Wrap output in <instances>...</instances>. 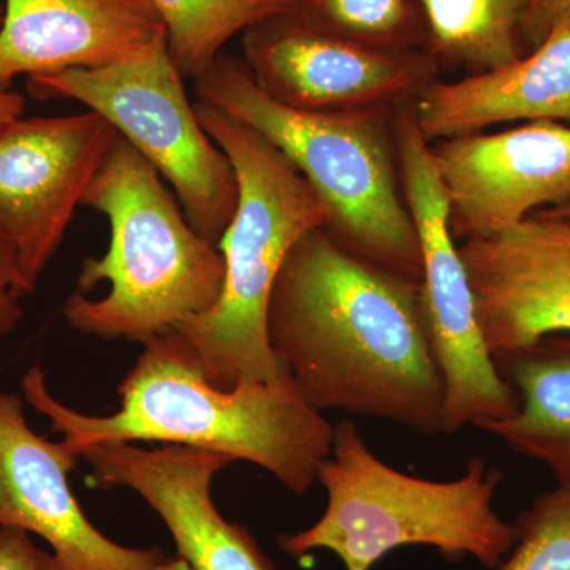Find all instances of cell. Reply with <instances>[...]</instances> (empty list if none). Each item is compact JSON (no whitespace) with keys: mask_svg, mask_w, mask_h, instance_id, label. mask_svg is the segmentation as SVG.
I'll return each instance as SVG.
<instances>
[{"mask_svg":"<svg viewBox=\"0 0 570 570\" xmlns=\"http://www.w3.org/2000/svg\"><path fill=\"white\" fill-rule=\"evenodd\" d=\"M491 358L570 333V224L538 212L459 246Z\"/></svg>","mask_w":570,"mask_h":570,"instance_id":"cell-12","label":"cell"},{"mask_svg":"<svg viewBox=\"0 0 570 570\" xmlns=\"http://www.w3.org/2000/svg\"><path fill=\"white\" fill-rule=\"evenodd\" d=\"M243 48L258 88L295 110H396L438 80L439 63L423 48L363 47L314 28L294 10L250 26Z\"/></svg>","mask_w":570,"mask_h":570,"instance_id":"cell-9","label":"cell"},{"mask_svg":"<svg viewBox=\"0 0 570 570\" xmlns=\"http://www.w3.org/2000/svg\"><path fill=\"white\" fill-rule=\"evenodd\" d=\"M142 346L118 387L121 404L107 417L59 403L39 365L22 377V393L78 453L104 442H164L249 461L295 494L313 487L332 453L335 428L302 396L288 371L273 382L220 390L209 384L193 344L178 330Z\"/></svg>","mask_w":570,"mask_h":570,"instance_id":"cell-2","label":"cell"},{"mask_svg":"<svg viewBox=\"0 0 570 570\" xmlns=\"http://www.w3.org/2000/svg\"><path fill=\"white\" fill-rule=\"evenodd\" d=\"M412 110L430 142L510 122L570 126V20L517 61L456 81L431 82Z\"/></svg>","mask_w":570,"mask_h":570,"instance_id":"cell-16","label":"cell"},{"mask_svg":"<svg viewBox=\"0 0 570 570\" xmlns=\"http://www.w3.org/2000/svg\"><path fill=\"white\" fill-rule=\"evenodd\" d=\"M517 542L498 570H570V489L539 494L517 517Z\"/></svg>","mask_w":570,"mask_h":570,"instance_id":"cell-21","label":"cell"},{"mask_svg":"<svg viewBox=\"0 0 570 570\" xmlns=\"http://www.w3.org/2000/svg\"><path fill=\"white\" fill-rule=\"evenodd\" d=\"M118 137L91 110L20 118L0 129V232L17 247L26 295L36 291Z\"/></svg>","mask_w":570,"mask_h":570,"instance_id":"cell-10","label":"cell"},{"mask_svg":"<svg viewBox=\"0 0 570 570\" xmlns=\"http://www.w3.org/2000/svg\"><path fill=\"white\" fill-rule=\"evenodd\" d=\"M317 482L328 498L324 515L305 531L277 538L291 557L330 550L347 570H370L390 551L425 546L445 561L471 557L497 569L517 542L515 524L493 505L502 472L480 456L449 482L414 478L377 459L355 423L343 420Z\"/></svg>","mask_w":570,"mask_h":570,"instance_id":"cell-6","label":"cell"},{"mask_svg":"<svg viewBox=\"0 0 570 570\" xmlns=\"http://www.w3.org/2000/svg\"><path fill=\"white\" fill-rule=\"evenodd\" d=\"M266 325L281 365L318 412L442 433L445 385L422 281L371 264L314 228L285 258Z\"/></svg>","mask_w":570,"mask_h":570,"instance_id":"cell-1","label":"cell"},{"mask_svg":"<svg viewBox=\"0 0 570 570\" xmlns=\"http://www.w3.org/2000/svg\"><path fill=\"white\" fill-rule=\"evenodd\" d=\"M80 459L91 466V487H126L140 494L194 570H277L247 528L225 520L214 505L213 478L234 463L230 456L186 445L146 450L115 441L88 445Z\"/></svg>","mask_w":570,"mask_h":570,"instance_id":"cell-13","label":"cell"},{"mask_svg":"<svg viewBox=\"0 0 570 570\" xmlns=\"http://www.w3.org/2000/svg\"><path fill=\"white\" fill-rule=\"evenodd\" d=\"M569 20L570 0H527L521 39L534 50L558 24Z\"/></svg>","mask_w":570,"mask_h":570,"instance_id":"cell-24","label":"cell"},{"mask_svg":"<svg viewBox=\"0 0 570 570\" xmlns=\"http://www.w3.org/2000/svg\"><path fill=\"white\" fill-rule=\"evenodd\" d=\"M24 295L17 247L0 232V341L20 324L22 311L17 302Z\"/></svg>","mask_w":570,"mask_h":570,"instance_id":"cell-22","label":"cell"},{"mask_svg":"<svg viewBox=\"0 0 570 570\" xmlns=\"http://www.w3.org/2000/svg\"><path fill=\"white\" fill-rule=\"evenodd\" d=\"M206 134L230 159L238 183L234 219L220 238L219 298L178 332L205 377L220 390L273 382L285 367L269 346L268 306L285 258L302 236L328 225V212L302 171L268 138L212 105L195 104Z\"/></svg>","mask_w":570,"mask_h":570,"instance_id":"cell-5","label":"cell"},{"mask_svg":"<svg viewBox=\"0 0 570 570\" xmlns=\"http://www.w3.org/2000/svg\"><path fill=\"white\" fill-rule=\"evenodd\" d=\"M153 570H194L190 568L189 564H187L186 560H183L181 557L176 558H167L165 557L163 561L159 562V564L156 566Z\"/></svg>","mask_w":570,"mask_h":570,"instance_id":"cell-26","label":"cell"},{"mask_svg":"<svg viewBox=\"0 0 570 570\" xmlns=\"http://www.w3.org/2000/svg\"><path fill=\"white\" fill-rule=\"evenodd\" d=\"M542 212L551 214V216L561 217V219L568 220L570 224V197L564 204L554 206V208L542 209Z\"/></svg>","mask_w":570,"mask_h":570,"instance_id":"cell-27","label":"cell"},{"mask_svg":"<svg viewBox=\"0 0 570 570\" xmlns=\"http://www.w3.org/2000/svg\"><path fill=\"white\" fill-rule=\"evenodd\" d=\"M519 400L512 417L482 428L570 489V333L540 337L497 360Z\"/></svg>","mask_w":570,"mask_h":570,"instance_id":"cell-17","label":"cell"},{"mask_svg":"<svg viewBox=\"0 0 570 570\" xmlns=\"http://www.w3.org/2000/svg\"><path fill=\"white\" fill-rule=\"evenodd\" d=\"M81 206L107 217L110 246L104 257L86 258L62 306L71 328L145 344L217 302L225 276L219 247L195 232L156 167L121 135Z\"/></svg>","mask_w":570,"mask_h":570,"instance_id":"cell-3","label":"cell"},{"mask_svg":"<svg viewBox=\"0 0 570 570\" xmlns=\"http://www.w3.org/2000/svg\"><path fill=\"white\" fill-rule=\"evenodd\" d=\"M198 102L247 124L288 157L328 212L326 232L371 264L422 281V249L401 183L396 110L313 112L262 91L245 61L217 56Z\"/></svg>","mask_w":570,"mask_h":570,"instance_id":"cell-4","label":"cell"},{"mask_svg":"<svg viewBox=\"0 0 570 570\" xmlns=\"http://www.w3.org/2000/svg\"><path fill=\"white\" fill-rule=\"evenodd\" d=\"M453 238L508 230L570 197V126L534 121L431 142Z\"/></svg>","mask_w":570,"mask_h":570,"instance_id":"cell-11","label":"cell"},{"mask_svg":"<svg viewBox=\"0 0 570 570\" xmlns=\"http://www.w3.org/2000/svg\"><path fill=\"white\" fill-rule=\"evenodd\" d=\"M163 21L184 78L200 77L227 41L250 26L295 9L296 0H146Z\"/></svg>","mask_w":570,"mask_h":570,"instance_id":"cell-19","label":"cell"},{"mask_svg":"<svg viewBox=\"0 0 570 570\" xmlns=\"http://www.w3.org/2000/svg\"><path fill=\"white\" fill-rule=\"evenodd\" d=\"M163 33L146 0H3L0 89L20 75L99 69Z\"/></svg>","mask_w":570,"mask_h":570,"instance_id":"cell-15","label":"cell"},{"mask_svg":"<svg viewBox=\"0 0 570 570\" xmlns=\"http://www.w3.org/2000/svg\"><path fill=\"white\" fill-rule=\"evenodd\" d=\"M0 570H69L55 553L40 550L28 531L0 528Z\"/></svg>","mask_w":570,"mask_h":570,"instance_id":"cell-23","label":"cell"},{"mask_svg":"<svg viewBox=\"0 0 570 570\" xmlns=\"http://www.w3.org/2000/svg\"><path fill=\"white\" fill-rule=\"evenodd\" d=\"M80 453L28 425L21 396L0 392V528H18L50 543L69 570H153L167 554L129 549L86 519L67 475Z\"/></svg>","mask_w":570,"mask_h":570,"instance_id":"cell-14","label":"cell"},{"mask_svg":"<svg viewBox=\"0 0 570 570\" xmlns=\"http://www.w3.org/2000/svg\"><path fill=\"white\" fill-rule=\"evenodd\" d=\"M28 89L36 99L75 100L107 119L170 184L195 232L219 245L238 205L235 168L202 126L167 33L99 69L29 77Z\"/></svg>","mask_w":570,"mask_h":570,"instance_id":"cell-7","label":"cell"},{"mask_svg":"<svg viewBox=\"0 0 570 570\" xmlns=\"http://www.w3.org/2000/svg\"><path fill=\"white\" fill-rule=\"evenodd\" d=\"M295 14L314 28L377 50L426 43L419 0H296Z\"/></svg>","mask_w":570,"mask_h":570,"instance_id":"cell-20","label":"cell"},{"mask_svg":"<svg viewBox=\"0 0 570 570\" xmlns=\"http://www.w3.org/2000/svg\"><path fill=\"white\" fill-rule=\"evenodd\" d=\"M26 100L21 94L0 89V129L7 124L17 121L24 111Z\"/></svg>","mask_w":570,"mask_h":570,"instance_id":"cell-25","label":"cell"},{"mask_svg":"<svg viewBox=\"0 0 570 570\" xmlns=\"http://www.w3.org/2000/svg\"><path fill=\"white\" fill-rule=\"evenodd\" d=\"M426 51L469 75L497 69L527 55L521 39L527 0H419Z\"/></svg>","mask_w":570,"mask_h":570,"instance_id":"cell-18","label":"cell"},{"mask_svg":"<svg viewBox=\"0 0 570 570\" xmlns=\"http://www.w3.org/2000/svg\"><path fill=\"white\" fill-rule=\"evenodd\" d=\"M3 21V3H0V26H2Z\"/></svg>","mask_w":570,"mask_h":570,"instance_id":"cell-28","label":"cell"},{"mask_svg":"<svg viewBox=\"0 0 570 570\" xmlns=\"http://www.w3.org/2000/svg\"><path fill=\"white\" fill-rule=\"evenodd\" d=\"M393 127L404 197L422 249L428 333L445 385L441 430H482L512 417L519 400L483 343L468 272L450 230L448 194L412 104L396 108Z\"/></svg>","mask_w":570,"mask_h":570,"instance_id":"cell-8","label":"cell"}]
</instances>
